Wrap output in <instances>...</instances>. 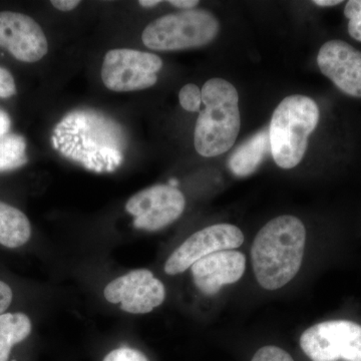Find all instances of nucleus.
<instances>
[{
	"instance_id": "1",
	"label": "nucleus",
	"mask_w": 361,
	"mask_h": 361,
	"mask_svg": "<svg viewBox=\"0 0 361 361\" xmlns=\"http://www.w3.org/2000/svg\"><path fill=\"white\" fill-rule=\"evenodd\" d=\"M305 243V227L298 218L282 215L268 222L252 244V266L258 283L270 291L289 283L302 265Z\"/></svg>"
},
{
	"instance_id": "2",
	"label": "nucleus",
	"mask_w": 361,
	"mask_h": 361,
	"mask_svg": "<svg viewBox=\"0 0 361 361\" xmlns=\"http://www.w3.org/2000/svg\"><path fill=\"white\" fill-rule=\"evenodd\" d=\"M201 92L205 109L197 120L194 146L199 155L212 158L229 151L238 137L239 94L231 82L219 78L206 82Z\"/></svg>"
},
{
	"instance_id": "3",
	"label": "nucleus",
	"mask_w": 361,
	"mask_h": 361,
	"mask_svg": "<svg viewBox=\"0 0 361 361\" xmlns=\"http://www.w3.org/2000/svg\"><path fill=\"white\" fill-rule=\"evenodd\" d=\"M319 116L317 104L302 94H292L278 104L268 129L271 155L280 168L288 170L300 164Z\"/></svg>"
},
{
	"instance_id": "4",
	"label": "nucleus",
	"mask_w": 361,
	"mask_h": 361,
	"mask_svg": "<svg viewBox=\"0 0 361 361\" xmlns=\"http://www.w3.org/2000/svg\"><path fill=\"white\" fill-rule=\"evenodd\" d=\"M218 32L219 21L212 13L191 9L152 21L142 32V40L152 51H183L210 44Z\"/></svg>"
},
{
	"instance_id": "5",
	"label": "nucleus",
	"mask_w": 361,
	"mask_h": 361,
	"mask_svg": "<svg viewBox=\"0 0 361 361\" xmlns=\"http://www.w3.org/2000/svg\"><path fill=\"white\" fill-rule=\"evenodd\" d=\"M161 68L163 61L152 52L111 49L104 58L102 80L104 87L113 92L147 90L157 84Z\"/></svg>"
},
{
	"instance_id": "6",
	"label": "nucleus",
	"mask_w": 361,
	"mask_h": 361,
	"mask_svg": "<svg viewBox=\"0 0 361 361\" xmlns=\"http://www.w3.org/2000/svg\"><path fill=\"white\" fill-rule=\"evenodd\" d=\"M300 346L312 361H361V325L349 320L318 323L303 332Z\"/></svg>"
},
{
	"instance_id": "7",
	"label": "nucleus",
	"mask_w": 361,
	"mask_h": 361,
	"mask_svg": "<svg viewBox=\"0 0 361 361\" xmlns=\"http://www.w3.org/2000/svg\"><path fill=\"white\" fill-rule=\"evenodd\" d=\"M186 208V199L177 188L156 185L130 197L126 211L134 226L145 231H158L177 221Z\"/></svg>"
},
{
	"instance_id": "8",
	"label": "nucleus",
	"mask_w": 361,
	"mask_h": 361,
	"mask_svg": "<svg viewBox=\"0 0 361 361\" xmlns=\"http://www.w3.org/2000/svg\"><path fill=\"white\" fill-rule=\"evenodd\" d=\"M104 296L110 303L121 304V310L125 312L147 314L163 304L166 289L153 272L137 269L106 285Z\"/></svg>"
},
{
	"instance_id": "9",
	"label": "nucleus",
	"mask_w": 361,
	"mask_h": 361,
	"mask_svg": "<svg viewBox=\"0 0 361 361\" xmlns=\"http://www.w3.org/2000/svg\"><path fill=\"white\" fill-rule=\"evenodd\" d=\"M244 243V235L236 226L216 224L194 233L178 247L165 264L168 275H177L200 259L216 252L233 250Z\"/></svg>"
},
{
	"instance_id": "10",
	"label": "nucleus",
	"mask_w": 361,
	"mask_h": 361,
	"mask_svg": "<svg viewBox=\"0 0 361 361\" xmlns=\"http://www.w3.org/2000/svg\"><path fill=\"white\" fill-rule=\"evenodd\" d=\"M0 47L23 63H37L49 51L42 26L30 16L0 11Z\"/></svg>"
},
{
	"instance_id": "11",
	"label": "nucleus",
	"mask_w": 361,
	"mask_h": 361,
	"mask_svg": "<svg viewBox=\"0 0 361 361\" xmlns=\"http://www.w3.org/2000/svg\"><path fill=\"white\" fill-rule=\"evenodd\" d=\"M317 63L344 94L361 97V51L342 40H330L318 52Z\"/></svg>"
},
{
	"instance_id": "12",
	"label": "nucleus",
	"mask_w": 361,
	"mask_h": 361,
	"mask_svg": "<svg viewBox=\"0 0 361 361\" xmlns=\"http://www.w3.org/2000/svg\"><path fill=\"white\" fill-rule=\"evenodd\" d=\"M246 257L238 251L216 252L194 263L191 267L193 281L204 295L217 294L223 286L233 284L243 276Z\"/></svg>"
},
{
	"instance_id": "13",
	"label": "nucleus",
	"mask_w": 361,
	"mask_h": 361,
	"mask_svg": "<svg viewBox=\"0 0 361 361\" xmlns=\"http://www.w3.org/2000/svg\"><path fill=\"white\" fill-rule=\"evenodd\" d=\"M271 153L269 129L261 130L233 152L228 167L236 177H248L253 174Z\"/></svg>"
},
{
	"instance_id": "14",
	"label": "nucleus",
	"mask_w": 361,
	"mask_h": 361,
	"mask_svg": "<svg viewBox=\"0 0 361 361\" xmlns=\"http://www.w3.org/2000/svg\"><path fill=\"white\" fill-rule=\"evenodd\" d=\"M32 237V225L20 209L0 201V245L16 249Z\"/></svg>"
},
{
	"instance_id": "15",
	"label": "nucleus",
	"mask_w": 361,
	"mask_h": 361,
	"mask_svg": "<svg viewBox=\"0 0 361 361\" xmlns=\"http://www.w3.org/2000/svg\"><path fill=\"white\" fill-rule=\"evenodd\" d=\"M32 330V320L25 313L0 314V361H11L13 348L25 341Z\"/></svg>"
},
{
	"instance_id": "16",
	"label": "nucleus",
	"mask_w": 361,
	"mask_h": 361,
	"mask_svg": "<svg viewBox=\"0 0 361 361\" xmlns=\"http://www.w3.org/2000/svg\"><path fill=\"white\" fill-rule=\"evenodd\" d=\"M25 142L20 135L0 137V172L21 167L26 163Z\"/></svg>"
},
{
	"instance_id": "17",
	"label": "nucleus",
	"mask_w": 361,
	"mask_h": 361,
	"mask_svg": "<svg viewBox=\"0 0 361 361\" xmlns=\"http://www.w3.org/2000/svg\"><path fill=\"white\" fill-rule=\"evenodd\" d=\"M180 106L190 113L200 111L202 92L198 85L188 84L180 89L179 92Z\"/></svg>"
},
{
	"instance_id": "18",
	"label": "nucleus",
	"mask_w": 361,
	"mask_h": 361,
	"mask_svg": "<svg viewBox=\"0 0 361 361\" xmlns=\"http://www.w3.org/2000/svg\"><path fill=\"white\" fill-rule=\"evenodd\" d=\"M344 14L349 20V35L357 42H361V0L348 1L344 8Z\"/></svg>"
},
{
	"instance_id": "19",
	"label": "nucleus",
	"mask_w": 361,
	"mask_h": 361,
	"mask_svg": "<svg viewBox=\"0 0 361 361\" xmlns=\"http://www.w3.org/2000/svg\"><path fill=\"white\" fill-rule=\"evenodd\" d=\"M251 361H294L288 353L277 346L268 345L259 349Z\"/></svg>"
},
{
	"instance_id": "20",
	"label": "nucleus",
	"mask_w": 361,
	"mask_h": 361,
	"mask_svg": "<svg viewBox=\"0 0 361 361\" xmlns=\"http://www.w3.org/2000/svg\"><path fill=\"white\" fill-rule=\"evenodd\" d=\"M103 361H149L148 358L137 349L120 348L114 349L106 355Z\"/></svg>"
},
{
	"instance_id": "21",
	"label": "nucleus",
	"mask_w": 361,
	"mask_h": 361,
	"mask_svg": "<svg viewBox=\"0 0 361 361\" xmlns=\"http://www.w3.org/2000/svg\"><path fill=\"white\" fill-rule=\"evenodd\" d=\"M16 94V85L13 75L0 66V97L7 99Z\"/></svg>"
},
{
	"instance_id": "22",
	"label": "nucleus",
	"mask_w": 361,
	"mask_h": 361,
	"mask_svg": "<svg viewBox=\"0 0 361 361\" xmlns=\"http://www.w3.org/2000/svg\"><path fill=\"white\" fill-rule=\"evenodd\" d=\"M13 299V291L8 284L0 280V314H4L11 305Z\"/></svg>"
},
{
	"instance_id": "23",
	"label": "nucleus",
	"mask_w": 361,
	"mask_h": 361,
	"mask_svg": "<svg viewBox=\"0 0 361 361\" xmlns=\"http://www.w3.org/2000/svg\"><path fill=\"white\" fill-rule=\"evenodd\" d=\"M51 4L52 6L56 7L59 11L68 13V11L77 8L80 4V1H78V0H52Z\"/></svg>"
},
{
	"instance_id": "24",
	"label": "nucleus",
	"mask_w": 361,
	"mask_h": 361,
	"mask_svg": "<svg viewBox=\"0 0 361 361\" xmlns=\"http://www.w3.org/2000/svg\"><path fill=\"white\" fill-rule=\"evenodd\" d=\"M168 2L171 6L184 11H191L199 4L198 0H169Z\"/></svg>"
},
{
	"instance_id": "25",
	"label": "nucleus",
	"mask_w": 361,
	"mask_h": 361,
	"mask_svg": "<svg viewBox=\"0 0 361 361\" xmlns=\"http://www.w3.org/2000/svg\"><path fill=\"white\" fill-rule=\"evenodd\" d=\"M11 128V120L6 111L0 110V137L6 135Z\"/></svg>"
},
{
	"instance_id": "26",
	"label": "nucleus",
	"mask_w": 361,
	"mask_h": 361,
	"mask_svg": "<svg viewBox=\"0 0 361 361\" xmlns=\"http://www.w3.org/2000/svg\"><path fill=\"white\" fill-rule=\"evenodd\" d=\"M313 4L317 6L329 7L338 6V4H342V1L341 0H314Z\"/></svg>"
},
{
	"instance_id": "27",
	"label": "nucleus",
	"mask_w": 361,
	"mask_h": 361,
	"mask_svg": "<svg viewBox=\"0 0 361 361\" xmlns=\"http://www.w3.org/2000/svg\"><path fill=\"white\" fill-rule=\"evenodd\" d=\"M160 0H140V6L145 7V8H152V7L157 6L160 4Z\"/></svg>"
}]
</instances>
